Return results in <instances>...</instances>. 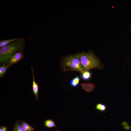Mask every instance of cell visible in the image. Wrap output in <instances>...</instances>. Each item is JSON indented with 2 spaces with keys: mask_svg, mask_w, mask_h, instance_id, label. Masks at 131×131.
Masks as SVG:
<instances>
[{
  "mask_svg": "<svg viewBox=\"0 0 131 131\" xmlns=\"http://www.w3.org/2000/svg\"><path fill=\"white\" fill-rule=\"evenodd\" d=\"M25 44V39L20 36L16 40L0 48V64H7L10 58L15 54L23 51Z\"/></svg>",
  "mask_w": 131,
  "mask_h": 131,
  "instance_id": "6da1fadb",
  "label": "cell"
},
{
  "mask_svg": "<svg viewBox=\"0 0 131 131\" xmlns=\"http://www.w3.org/2000/svg\"><path fill=\"white\" fill-rule=\"evenodd\" d=\"M75 55L79 58L83 71H89L94 68L101 69L102 67L99 59L91 50L87 53L82 52Z\"/></svg>",
  "mask_w": 131,
  "mask_h": 131,
  "instance_id": "7a4b0ae2",
  "label": "cell"
},
{
  "mask_svg": "<svg viewBox=\"0 0 131 131\" xmlns=\"http://www.w3.org/2000/svg\"><path fill=\"white\" fill-rule=\"evenodd\" d=\"M62 67L65 71L69 70L80 71H83L79 58L74 55H69L63 58L62 63Z\"/></svg>",
  "mask_w": 131,
  "mask_h": 131,
  "instance_id": "3957f363",
  "label": "cell"
},
{
  "mask_svg": "<svg viewBox=\"0 0 131 131\" xmlns=\"http://www.w3.org/2000/svg\"><path fill=\"white\" fill-rule=\"evenodd\" d=\"M23 51H21L17 53L10 58L7 63L10 66L17 63L23 59L24 57Z\"/></svg>",
  "mask_w": 131,
  "mask_h": 131,
  "instance_id": "277c9868",
  "label": "cell"
},
{
  "mask_svg": "<svg viewBox=\"0 0 131 131\" xmlns=\"http://www.w3.org/2000/svg\"><path fill=\"white\" fill-rule=\"evenodd\" d=\"M31 69L33 74V81L32 83V90L35 95L36 99L37 100L39 99L38 95L39 90V85L35 82L34 74V71L32 66H31Z\"/></svg>",
  "mask_w": 131,
  "mask_h": 131,
  "instance_id": "5b68a950",
  "label": "cell"
},
{
  "mask_svg": "<svg viewBox=\"0 0 131 131\" xmlns=\"http://www.w3.org/2000/svg\"><path fill=\"white\" fill-rule=\"evenodd\" d=\"M82 88L85 91L90 92L92 91L95 89V85L92 83H82L81 84Z\"/></svg>",
  "mask_w": 131,
  "mask_h": 131,
  "instance_id": "8992f818",
  "label": "cell"
},
{
  "mask_svg": "<svg viewBox=\"0 0 131 131\" xmlns=\"http://www.w3.org/2000/svg\"><path fill=\"white\" fill-rule=\"evenodd\" d=\"M8 64H3L0 67V77H3L5 74L7 70L10 67Z\"/></svg>",
  "mask_w": 131,
  "mask_h": 131,
  "instance_id": "52a82bcc",
  "label": "cell"
},
{
  "mask_svg": "<svg viewBox=\"0 0 131 131\" xmlns=\"http://www.w3.org/2000/svg\"><path fill=\"white\" fill-rule=\"evenodd\" d=\"M23 129L26 131H33L34 128L30 125L24 120L20 121Z\"/></svg>",
  "mask_w": 131,
  "mask_h": 131,
  "instance_id": "ba28073f",
  "label": "cell"
},
{
  "mask_svg": "<svg viewBox=\"0 0 131 131\" xmlns=\"http://www.w3.org/2000/svg\"><path fill=\"white\" fill-rule=\"evenodd\" d=\"M81 73L82 78L84 80H88L91 77V73L89 71H83Z\"/></svg>",
  "mask_w": 131,
  "mask_h": 131,
  "instance_id": "9c48e42d",
  "label": "cell"
},
{
  "mask_svg": "<svg viewBox=\"0 0 131 131\" xmlns=\"http://www.w3.org/2000/svg\"><path fill=\"white\" fill-rule=\"evenodd\" d=\"M44 123L45 126L48 128H51L56 126L54 121L52 119H49L44 121Z\"/></svg>",
  "mask_w": 131,
  "mask_h": 131,
  "instance_id": "30bf717a",
  "label": "cell"
},
{
  "mask_svg": "<svg viewBox=\"0 0 131 131\" xmlns=\"http://www.w3.org/2000/svg\"><path fill=\"white\" fill-rule=\"evenodd\" d=\"M18 38H14L11 39H7L0 41V47L5 46L9 43L16 40Z\"/></svg>",
  "mask_w": 131,
  "mask_h": 131,
  "instance_id": "8fae6325",
  "label": "cell"
},
{
  "mask_svg": "<svg viewBox=\"0 0 131 131\" xmlns=\"http://www.w3.org/2000/svg\"><path fill=\"white\" fill-rule=\"evenodd\" d=\"M13 131H26L23 129L21 125L20 121L17 120L16 122L13 129Z\"/></svg>",
  "mask_w": 131,
  "mask_h": 131,
  "instance_id": "7c38bea8",
  "label": "cell"
},
{
  "mask_svg": "<svg viewBox=\"0 0 131 131\" xmlns=\"http://www.w3.org/2000/svg\"><path fill=\"white\" fill-rule=\"evenodd\" d=\"M96 109L100 112H103L105 111L106 109V107L104 104L98 103L95 106Z\"/></svg>",
  "mask_w": 131,
  "mask_h": 131,
  "instance_id": "4fadbf2b",
  "label": "cell"
},
{
  "mask_svg": "<svg viewBox=\"0 0 131 131\" xmlns=\"http://www.w3.org/2000/svg\"><path fill=\"white\" fill-rule=\"evenodd\" d=\"M80 79L79 77L76 76L70 81V83L73 87H75L78 85Z\"/></svg>",
  "mask_w": 131,
  "mask_h": 131,
  "instance_id": "5bb4252c",
  "label": "cell"
},
{
  "mask_svg": "<svg viewBox=\"0 0 131 131\" xmlns=\"http://www.w3.org/2000/svg\"><path fill=\"white\" fill-rule=\"evenodd\" d=\"M121 124L123 126L124 128L126 130H129L131 128V127L129 125L126 121H124Z\"/></svg>",
  "mask_w": 131,
  "mask_h": 131,
  "instance_id": "9a60e30c",
  "label": "cell"
},
{
  "mask_svg": "<svg viewBox=\"0 0 131 131\" xmlns=\"http://www.w3.org/2000/svg\"><path fill=\"white\" fill-rule=\"evenodd\" d=\"M8 128L7 127L0 126V131H7Z\"/></svg>",
  "mask_w": 131,
  "mask_h": 131,
  "instance_id": "2e32d148",
  "label": "cell"
},
{
  "mask_svg": "<svg viewBox=\"0 0 131 131\" xmlns=\"http://www.w3.org/2000/svg\"><path fill=\"white\" fill-rule=\"evenodd\" d=\"M56 131H58V130H57Z\"/></svg>",
  "mask_w": 131,
  "mask_h": 131,
  "instance_id": "e0dca14e",
  "label": "cell"
}]
</instances>
